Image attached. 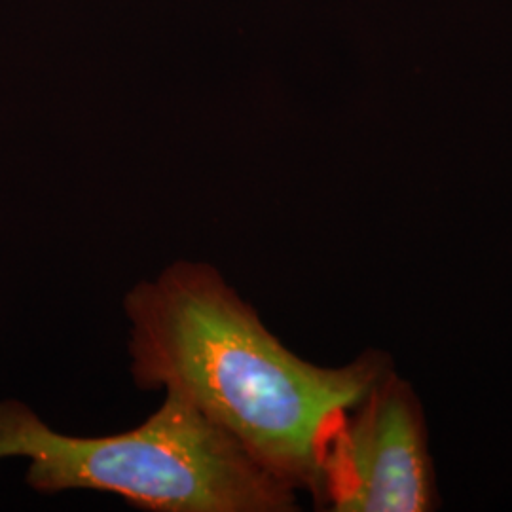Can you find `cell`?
Listing matches in <instances>:
<instances>
[{
  "instance_id": "obj_2",
  "label": "cell",
  "mask_w": 512,
  "mask_h": 512,
  "mask_svg": "<svg viewBox=\"0 0 512 512\" xmlns=\"http://www.w3.org/2000/svg\"><path fill=\"white\" fill-rule=\"evenodd\" d=\"M135 429L105 437L63 435L35 410L0 401V459H29L40 494L74 490L124 497L154 512H291L296 490L238 440L173 391Z\"/></svg>"
},
{
  "instance_id": "obj_3",
  "label": "cell",
  "mask_w": 512,
  "mask_h": 512,
  "mask_svg": "<svg viewBox=\"0 0 512 512\" xmlns=\"http://www.w3.org/2000/svg\"><path fill=\"white\" fill-rule=\"evenodd\" d=\"M319 505L332 512L439 509L423 404L393 366L330 429Z\"/></svg>"
},
{
  "instance_id": "obj_1",
  "label": "cell",
  "mask_w": 512,
  "mask_h": 512,
  "mask_svg": "<svg viewBox=\"0 0 512 512\" xmlns=\"http://www.w3.org/2000/svg\"><path fill=\"white\" fill-rule=\"evenodd\" d=\"M124 311L135 384L177 393L319 505L327 435L393 366L387 353L313 365L207 262H171L128 291Z\"/></svg>"
}]
</instances>
